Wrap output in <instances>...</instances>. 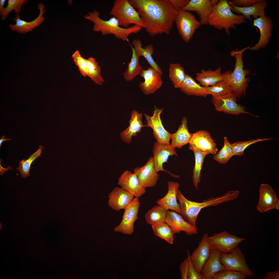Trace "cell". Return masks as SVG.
<instances>
[{
	"mask_svg": "<svg viewBox=\"0 0 279 279\" xmlns=\"http://www.w3.org/2000/svg\"><path fill=\"white\" fill-rule=\"evenodd\" d=\"M27 1V0H8L7 6L1 16V19L5 20L10 12L13 10L16 14H19L21 7Z\"/></svg>",
	"mask_w": 279,
	"mask_h": 279,
	"instance_id": "obj_43",
	"label": "cell"
},
{
	"mask_svg": "<svg viewBox=\"0 0 279 279\" xmlns=\"http://www.w3.org/2000/svg\"><path fill=\"white\" fill-rule=\"evenodd\" d=\"M191 150L194 152L195 160L193 170L192 182L194 186L198 190V185L200 181L201 171L204 161L207 155L195 149Z\"/></svg>",
	"mask_w": 279,
	"mask_h": 279,
	"instance_id": "obj_39",
	"label": "cell"
},
{
	"mask_svg": "<svg viewBox=\"0 0 279 279\" xmlns=\"http://www.w3.org/2000/svg\"><path fill=\"white\" fill-rule=\"evenodd\" d=\"M154 235L172 244L175 234L170 227L165 222L151 226Z\"/></svg>",
	"mask_w": 279,
	"mask_h": 279,
	"instance_id": "obj_38",
	"label": "cell"
},
{
	"mask_svg": "<svg viewBox=\"0 0 279 279\" xmlns=\"http://www.w3.org/2000/svg\"><path fill=\"white\" fill-rule=\"evenodd\" d=\"M237 98L234 94L232 93L219 97H212V102L215 110L218 111L237 115L244 113L253 115L246 111L243 106L237 103Z\"/></svg>",
	"mask_w": 279,
	"mask_h": 279,
	"instance_id": "obj_13",
	"label": "cell"
},
{
	"mask_svg": "<svg viewBox=\"0 0 279 279\" xmlns=\"http://www.w3.org/2000/svg\"><path fill=\"white\" fill-rule=\"evenodd\" d=\"M264 279H279V270L269 272L266 273L264 275Z\"/></svg>",
	"mask_w": 279,
	"mask_h": 279,
	"instance_id": "obj_50",
	"label": "cell"
},
{
	"mask_svg": "<svg viewBox=\"0 0 279 279\" xmlns=\"http://www.w3.org/2000/svg\"><path fill=\"white\" fill-rule=\"evenodd\" d=\"M167 211L160 205H156L145 214L146 223L152 226L165 222Z\"/></svg>",
	"mask_w": 279,
	"mask_h": 279,
	"instance_id": "obj_34",
	"label": "cell"
},
{
	"mask_svg": "<svg viewBox=\"0 0 279 279\" xmlns=\"http://www.w3.org/2000/svg\"><path fill=\"white\" fill-rule=\"evenodd\" d=\"M136 8L146 32L151 36L169 34L178 11L169 0H130Z\"/></svg>",
	"mask_w": 279,
	"mask_h": 279,
	"instance_id": "obj_1",
	"label": "cell"
},
{
	"mask_svg": "<svg viewBox=\"0 0 279 279\" xmlns=\"http://www.w3.org/2000/svg\"><path fill=\"white\" fill-rule=\"evenodd\" d=\"M227 137L224 138V145L220 150L214 156V159L220 164H225L233 156L231 146Z\"/></svg>",
	"mask_w": 279,
	"mask_h": 279,
	"instance_id": "obj_41",
	"label": "cell"
},
{
	"mask_svg": "<svg viewBox=\"0 0 279 279\" xmlns=\"http://www.w3.org/2000/svg\"><path fill=\"white\" fill-rule=\"evenodd\" d=\"M189 144L190 150L195 149L206 155H215L218 151L216 144L207 130H200L193 134Z\"/></svg>",
	"mask_w": 279,
	"mask_h": 279,
	"instance_id": "obj_11",
	"label": "cell"
},
{
	"mask_svg": "<svg viewBox=\"0 0 279 279\" xmlns=\"http://www.w3.org/2000/svg\"><path fill=\"white\" fill-rule=\"evenodd\" d=\"M167 184V193L163 197L158 200L157 203L166 210H171L181 214V210L177 201V194L180 185L178 182L170 181L168 182Z\"/></svg>",
	"mask_w": 279,
	"mask_h": 279,
	"instance_id": "obj_25",
	"label": "cell"
},
{
	"mask_svg": "<svg viewBox=\"0 0 279 279\" xmlns=\"http://www.w3.org/2000/svg\"><path fill=\"white\" fill-rule=\"evenodd\" d=\"M174 8L178 11L186 6L190 0H169Z\"/></svg>",
	"mask_w": 279,
	"mask_h": 279,
	"instance_id": "obj_49",
	"label": "cell"
},
{
	"mask_svg": "<svg viewBox=\"0 0 279 279\" xmlns=\"http://www.w3.org/2000/svg\"><path fill=\"white\" fill-rule=\"evenodd\" d=\"M140 205L138 198L135 197L124 209L122 220L119 224L114 228L115 232L127 235H131L134 233V224L138 218Z\"/></svg>",
	"mask_w": 279,
	"mask_h": 279,
	"instance_id": "obj_10",
	"label": "cell"
},
{
	"mask_svg": "<svg viewBox=\"0 0 279 279\" xmlns=\"http://www.w3.org/2000/svg\"><path fill=\"white\" fill-rule=\"evenodd\" d=\"M253 26L257 27L259 29L260 36L257 42L253 47H247L246 50L258 51L261 48H265L268 44L272 35V31L273 28V24L270 18L267 15L259 17L253 20Z\"/></svg>",
	"mask_w": 279,
	"mask_h": 279,
	"instance_id": "obj_14",
	"label": "cell"
},
{
	"mask_svg": "<svg viewBox=\"0 0 279 279\" xmlns=\"http://www.w3.org/2000/svg\"><path fill=\"white\" fill-rule=\"evenodd\" d=\"M221 252L217 250H211L200 273L203 279H212L216 273L226 269L220 261Z\"/></svg>",
	"mask_w": 279,
	"mask_h": 279,
	"instance_id": "obj_26",
	"label": "cell"
},
{
	"mask_svg": "<svg viewBox=\"0 0 279 279\" xmlns=\"http://www.w3.org/2000/svg\"><path fill=\"white\" fill-rule=\"evenodd\" d=\"M208 239L211 250H216L221 253H228L238 247L245 238L223 231L208 236Z\"/></svg>",
	"mask_w": 279,
	"mask_h": 279,
	"instance_id": "obj_9",
	"label": "cell"
},
{
	"mask_svg": "<svg viewBox=\"0 0 279 279\" xmlns=\"http://www.w3.org/2000/svg\"><path fill=\"white\" fill-rule=\"evenodd\" d=\"M247 276L241 272L225 269L216 273L212 279H244Z\"/></svg>",
	"mask_w": 279,
	"mask_h": 279,
	"instance_id": "obj_44",
	"label": "cell"
},
{
	"mask_svg": "<svg viewBox=\"0 0 279 279\" xmlns=\"http://www.w3.org/2000/svg\"><path fill=\"white\" fill-rule=\"evenodd\" d=\"M232 7V12L242 15L247 20H252L250 16H252L254 19L258 17H262L266 15L265 9L268 6L267 1L265 0H259L252 6L247 7H240L235 6L228 1Z\"/></svg>",
	"mask_w": 279,
	"mask_h": 279,
	"instance_id": "obj_28",
	"label": "cell"
},
{
	"mask_svg": "<svg viewBox=\"0 0 279 279\" xmlns=\"http://www.w3.org/2000/svg\"><path fill=\"white\" fill-rule=\"evenodd\" d=\"M131 47L132 53L131 61L123 73L124 78L127 81L132 80L137 75H140L143 69L134 48Z\"/></svg>",
	"mask_w": 279,
	"mask_h": 279,
	"instance_id": "obj_33",
	"label": "cell"
},
{
	"mask_svg": "<svg viewBox=\"0 0 279 279\" xmlns=\"http://www.w3.org/2000/svg\"><path fill=\"white\" fill-rule=\"evenodd\" d=\"M110 14L118 20L119 26L127 28L131 24L144 28L140 16L128 0H115Z\"/></svg>",
	"mask_w": 279,
	"mask_h": 279,
	"instance_id": "obj_6",
	"label": "cell"
},
{
	"mask_svg": "<svg viewBox=\"0 0 279 279\" xmlns=\"http://www.w3.org/2000/svg\"><path fill=\"white\" fill-rule=\"evenodd\" d=\"M143 115L142 113H139L135 110L132 111L129 126L120 134L123 142L128 144L130 143L133 137L137 136V133L141 131L142 128L145 127V125H143L142 121Z\"/></svg>",
	"mask_w": 279,
	"mask_h": 279,
	"instance_id": "obj_27",
	"label": "cell"
},
{
	"mask_svg": "<svg viewBox=\"0 0 279 279\" xmlns=\"http://www.w3.org/2000/svg\"><path fill=\"white\" fill-rule=\"evenodd\" d=\"M132 44L138 58L143 56L145 59L151 67L162 74L161 69L155 62L152 57L154 52V48L152 45L149 44L143 48L142 47L141 41L138 38L133 40Z\"/></svg>",
	"mask_w": 279,
	"mask_h": 279,
	"instance_id": "obj_31",
	"label": "cell"
},
{
	"mask_svg": "<svg viewBox=\"0 0 279 279\" xmlns=\"http://www.w3.org/2000/svg\"><path fill=\"white\" fill-rule=\"evenodd\" d=\"M37 7L40 12L36 19L32 21L27 22L21 19L19 14H16L13 19L16 24L14 25L10 24L9 26V28L12 30L20 33L25 34L32 31L36 27L40 25L45 20V18L43 15L45 12V10L44 5L42 3L39 4Z\"/></svg>",
	"mask_w": 279,
	"mask_h": 279,
	"instance_id": "obj_22",
	"label": "cell"
},
{
	"mask_svg": "<svg viewBox=\"0 0 279 279\" xmlns=\"http://www.w3.org/2000/svg\"><path fill=\"white\" fill-rule=\"evenodd\" d=\"M165 222L171 228L174 234L179 233L182 231L187 235H191L198 233L197 227L190 224L180 214L173 210L167 211Z\"/></svg>",
	"mask_w": 279,
	"mask_h": 279,
	"instance_id": "obj_18",
	"label": "cell"
},
{
	"mask_svg": "<svg viewBox=\"0 0 279 279\" xmlns=\"http://www.w3.org/2000/svg\"><path fill=\"white\" fill-rule=\"evenodd\" d=\"M71 57L75 65L78 67L81 74L84 77L88 76L86 59L81 56L79 51L76 50L72 55Z\"/></svg>",
	"mask_w": 279,
	"mask_h": 279,
	"instance_id": "obj_45",
	"label": "cell"
},
{
	"mask_svg": "<svg viewBox=\"0 0 279 279\" xmlns=\"http://www.w3.org/2000/svg\"><path fill=\"white\" fill-rule=\"evenodd\" d=\"M39 148L36 152L30 155L27 159H23L19 163V166L16 169L20 172L19 174L22 177L25 178L29 176L30 175L29 171L31 165L33 162L39 157H41V154L44 146L40 145L39 146Z\"/></svg>",
	"mask_w": 279,
	"mask_h": 279,
	"instance_id": "obj_37",
	"label": "cell"
},
{
	"mask_svg": "<svg viewBox=\"0 0 279 279\" xmlns=\"http://www.w3.org/2000/svg\"><path fill=\"white\" fill-rule=\"evenodd\" d=\"M238 190L229 191L222 196L207 199L202 202L192 201L187 199L179 189L177 199L181 210V215L191 225L197 227L196 221L198 214L203 208L215 206L223 203L235 199L239 195Z\"/></svg>",
	"mask_w": 279,
	"mask_h": 279,
	"instance_id": "obj_2",
	"label": "cell"
},
{
	"mask_svg": "<svg viewBox=\"0 0 279 279\" xmlns=\"http://www.w3.org/2000/svg\"><path fill=\"white\" fill-rule=\"evenodd\" d=\"M259 197L256 206L262 213L273 209H279V200L272 188L267 184H261L259 188Z\"/></svg>",
	"mask_w": 279,
	"mask_h": 279,
	"instance_id": "obj_15",
	"label": "cell"
},
{
	"mask_svg": "<svg viewBox=\"0 0 279 279\" xmlns=\"http://www.w3.org/2000/svg\"><path fill=\"white\" fill-rule=\"evenodd\" d=\"M5 137V136L4 135H2V136L1 138L0 139V147H1V144H2V143L3 142H4V141H10V140H12L11 138L4 139V138Z\"/></svg>",
	"mask_w": 279,
	"mask_h": 279,
	"instance_id": "obj_52",
	"label": "cell"
},
{
	"mask_svg": "<svg viewBox=\"0 0 279 279\" xmlns=\"http://www.w3.org/2000/svg\"><path fill=\"white\" fill-rule=\"evenodd\" d=\"M208 235L205 234L198 246L191 254L190 259L196 271L200 274L202 269L208 258L211 249L208 242Z\"/></svg>",
	"mask_w": 279,
	"mask_h": 279,
	"instance_id": "obj_20",
	"label": "cell"
},
{
	"mask_svg": "<svg viewBox=\"0 0 279 279\" xmlns=\"http://www.w3.org/2000/svg\"><path fill=\"white\" fill-rule=\"evenodd\" d=\"M259 0H233L229 1L233 5L240 7H247L252 5Z\"/></svg>",
	"mask_w": 279,
	"mask_h": 279,
	"instance_id": "obj_48",
	"label": "cell"
},
{
	"mask_svg": "<svg viewBox=\"0 0 279 279\" xmlns=\"http://www.w3.org/2000/svg\"><path fill=\"white\" fill-rule=\"evenodd\" d=\"M118 184L123 189L138 198L146 191V188L142 184L137 175L128 170L121 175Z\"/></svg>",
	"mask_w": 279,
	"mask_h": 279,
	"instance_id": "obj_17",
	"label": "cell"
},
{
	"mask_svg": "<svg viewBox=\"0 0 279 279\" xmlns=\"http://www.w3.org/2000/svg\"><path fill=\"white\" fill-rule=\"evenodd\" d=\"M153 153L154 168L157 173L160 171L167 172L163 168V164L167 162L170 156L174 155L178 156L175 148L170 145L161 144L157 142L154 143ZM167 172L174 177L178 178L179 177V175H173L170 172Z\"/></svg>",
	"mask_w": 279,
	"mask_h": 279,
	"instance_id": "obj_21",
	"label": "cell"
},
{
	"mask_svg": "<svg viewBox=\"0 0 279 279\" xmlns=\"http://www.w3.org/2000/svg\"><path fill=\"white\" fill-rule=\"evenodd\" d=\"M188 256L180 264V270L181 279H188V274L189 266Z\"/></svg>",
	"mask_w": 279,
	"mask_h": 279,
	"instance_id": "obj_47",
	"label": "cell"
},
{
	"mask_svg": "<svg viewBox=\"0 0 279 279\" xmlns=\"http://www.w3.org/2000/svg\"><path fill=\"white\" fill-rule=\"evenodd\" d=\"M169 72V78L174 87L176 88H179L186 74L184 68L178 63H171Z\"/></svg>",
	"mask_w": 279,
	"mask_h": 279,
	"instance_id": "obj_35",
	"label": "cell"
},
{
	"mask_svg": "<svg viewBox=\"0 0 279 279\" xmlns=\"http://www.w3.org/2000/svg\"><path fill=\"white\" fill-rule=\"evenodd\" d=\"M186 118L184 117L177 131L172 134L171 146L175 148H180L189 143L192 135L188 131Z\"/></svg>",
	"mask_w": 279,
	"mask_h": 279,
	"instance_id": "obj_29",
	"label": "cell"
},
{
	"mask_svg": "<svg viewBox=\"0 0 279 279\" xmlns=\"http://www.w3.org/2000/svg\"><path fill=\"white\" fill-rule=\"evenodd\" d=\"M140 75L144 80L140 83L139 87L146 95L154 93L163 84L162 74L151 67H148L147 70L143 69Z\"/></svg>",
	"mask_w": 279,
	"mask_h": 279,
	"instance_id": "obj_16",
	"label": "cell"
},
{
	"mask_svg": "<svg viewBox=\"0 0 279 279\" xmlns=\"http://www.w3.org/2000/svg\"><path fill=\"white\" fill-rule=\"evenodd\" d=\"M220 260L226 269L243 273L252 277L256 275L248 267L245 257L238 247L231 252H221Z\"/></svg>",
	"mask_w": 279,
	"mask_h": 279,
	"instance_id": "obj_7",
	"label": "cell"
},
{
	"mask_svg": "<svg viewBox=\"0 0 279 279\" xmlns=\"http://www.w3.org/2000/svg\"><path fill=\"white\" fill-rule=\"evenodd\" d=\"M108 205L115 211L124 209L133 200L135 197L121 187L114 188L108 196Z\"/></svg>",
	"mask_w": 279,
	"mask_h": 279,
	"instance_id": "obj_24",
	"label": "cell"
},
{
	"mask_svg": "<svg viewBox=\"0 0 279 279\" xmlns=\"http://www.w3.org/2000/svg\"><path fill=\"white\" fill-rule=\"evenodd\" d=\"M88 76L96 84L101 85L104 81L101 74V67L96 60L91 57L86 59Z\"/></svg>",
	"mask_w": 279,
	"mask_h": 279,
	"instance_id": "obj_36",
	"label": "cell"
},
{
	"mask_svg": "<svg viewBox=\"0 0 279 279\" xmlns=\"http://www.w3.org/2000/svg\"><path fill=\"white\" fill-rule=\"evenodd\" d=\"M245 50L244 48L240 50L236 49L230 52V55L236 59L235 68L232 72L229 71L222 74L223 80L237 98H240L245 94L250 81L249 78L247 77L250 73V71L243 68L242 58L243 53Z\"/></svg>",
	"mask_w": 279,
	"mask_h": 279,
	"instance_id": "obj_5",
	"label": "cell"
},
{
	"mask_svg": "<svg viewBox=\"0 0 279 279\" xmlns=\"http://www.w3.org/2000/svg\"><path fill=\"white\" fill-rule=\"evenodd\" d=\"M183 92L188 95L206 97L209 94L204 87L198 84L190 75L186 74L185 78L179 88Z\"/></svg>",
	"mask_w": 279,
	"mask_h": 279,
	"instance_id": "obj_32",
	"label": "cell"
},
{
	"mask_svg": "<svg viewBox=\"0 0 279 279\" xmlns=\"http://www.w3.org/2000/svg\"><path fill=\"white\" fill-rule=\"evenodd\" d=\"M175 22L180 35L183 40L188 42L196 30L201 25L195 16L189 11H178Z\"/></svg>",
	"mask_w": 279,
	"mask_h": 279,
	"instance_id": "obj_8",
	"label": "cell"
},
{
	"mask_svg": "<svg viewBox=\"0 0 279 279\" xmlns=\"http://www.w3.org/2000/svg\"><path fill=\"white\" fill-rule=\"evenodd\" d=\"M134 172L146 188L152 187L156 185L159 175L156 172L153 157L149 158L144 165L135 168Z\"/></svg>",
	"mask_w": 279,
	"mask_h": 279,
	"instance_id": "obj_19",
	"label": "cell"
},
{
	"mask_svg": "<svg viewBox=\"0 0 279 279\" xmlns=\"http://www.w3.org/2000/svg\"><path fill=\"white\" fill-rule=\"evenodd\" d=\"M272 139L271 138H257L246 141H238L233 144L231 143V147L233 156H242L244 155L245 149L251 145L259 142L268 140Z\"/></svg>",
	"mask_w": 279,
	"mask_h": 279,
	"instance_id": "obj_42",
	"label": "cell"
},
{
	"mask_svg": "<svg viewBox=\"0 0 279 279\" xmlns=\"http://www.w3.org/2000/svg\"><path fill=\"white\" fill-rule=\"evenodd\" d=\"M6 1L5 0H0V14L1 16L5 9V8L4 7V6Z\"/></svg>",
	"mask_w": 279,
	"mask_h": 279,
	"instance_id": "obj_51",
	"label": "cell"
},
{
	"mask_svg": "<svg viewBox=\"0 0 279 279\" xmlns=\"http://www.w3.org/2000/svg\"><path fill=\"white\" fill-rule=\"evenodd\" d=\"M155 109L152 116L144 113L147 123L145 127H150L152 129L154 137L158 143L170 145L169 141L172 134L165 129L161 119L160 115L163 109H160L156 107Z\"/></svg>",
	"mask_w": 279,
	"mask_h": 279,
	"instance_id": "obj_12",
	"label": "cell"
},
{
	"mask_svg": "<svg viewBox=\"0 0 279 279\" xmlns=\"http://www.w3.org/2000/svg\"><path fill=\"white\" fill-rule=\"evenodd\" d=\"M231 9L227 0L219 1L213 6L212 12L208 19V24L220 30L224 29L226 34L229 36L230 29L236 30L235 25H240L246 21L244 16L234 14Z\"/></svg>",
	"mask_w": 279,
	"mask_h": 279,
	"instance_id": "obj_4",
	"label": "cell"
},
{
	"mask_svg": "<svg viewBox=\"0 0 279 279\" xmlns=\"http://www.w3.org/2000/svg\"><path fill=\"white\" fill-rule=\"evenodd\" d=\"M189 259V266L188 274V279H203L200 274L197 272L195 269L190 259L189 250H187Z\"/></svg>",
	"mask_w": 279,
	"mask_h": 279,
	"instance_id": "obj_46",
	"label": "cell"
},
{
	"mask_svg": "<svg viewBox=\"0 0 279 279\" xmlns=\"http://www.w3.org/2000/svg\"><path fill=\"white\" fill-rule=\"evenodd\" d=\"M213 6L211 0H191L181 10L196 12L200 19L201 25H206L208 24V19L212 12Z\"/></svg>",
	"mask_w": 279,
	"mask_h": 279,
	"instance_id": "obj_23",
	"label": "cell"
},
{
	"mask_svg": "<svg viewBox=\"0 0 279 279\" xmlns=\"http://www.w3.org/2000/svg\"><path fill=\"white\" fill-rule=\"evenodd\" d=\"M221 70L220 67L214 71L202 69L200 72L196 73V78L203 87L211 86L223 80Z\"/></svg>",
	"mask_w": 279,
	"mask_h": 279,
	"instance_id": "obj_30",
	"label": "cell"
},
{
	"mask_svg": "<svg viewBox=\"0 0 279 279\" xmlns=\"http://www.w3.org/2000/svg\"><path fill=\"white\" fill-rule=\"evenodd\" d=\"M100 13L97 10L89 12L84 16L85 18L94 24L93 30L100 32L103 36L113 35L116 38L124 41H129L128 37L131 34L140 31L142 27L134 25L127 28H123L119 26L118 20L113 17L107 20H104L99 17Z\"/></svg>",
	"mask_w": 279,
	"mask_h": 279,
	"instance_id": "obj_3",
	"label": "cell"
},
{
	"mask_svg": "<svg viewBox=\"0 0 279 279\" xmlns=\"http://www.w3.org/2000/svg\"><path fill=\"white\" fill-rule=\"evenodd\" d=\"M204 88L209 95H211L212 97H219L233 93L228 85L223 80L212 86L204 87Z\"/></svg>",
	"mask_w": 279,
	"mask_h": 279,
	"instance_id": "obj_40",
	"label": "cell"
}]
</instances>
